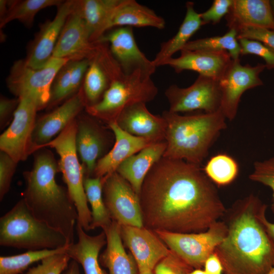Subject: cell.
Wrapping results in <instances>:
<instances>
[{"label":"cell","mask_w":274,"mask_h":274,"mask_svg":"<svg viewBox=\"0 0 274 274\" xmlns=\"http://www.w3.org/2000/svg\"><path fill=\"white\" fill-rule=\"evenodd\" d=\"M144 226L153 231L199 233L226 212L200 165L162 157L149 171L139 194Z\"/></svg>","instance_id":"1"},{"label":"cell","mask_w":274,"mask_h":274,"mask_svg":"<svg viewBox=\"0 0 274 274\" xmlns=\"http://www.w3.org/2000/svg\"><path fill=\"white\" fill-rule=\"evenodd\" d=\"M264 205L250 194L233 206L226 235L214 251L224 274H267L274 267V239L259 218Z\"/></svg>","instance_id":"2"},{"label":"cell","mask_w":274,"mask_h":274,"mask_svg":"<svg viewBox=\"0 0 274 274\" xmlns=\"http://www.w3.org/2000/svg\"><path fill=\"white\" fill-rule=\"evenodd\" d=\"M37 151L32 169L23 174V199L37 218L60 231L72 244L78 220L77 208L67 189L56 181L59 168L52 152Z\"/></svg>","instance_id":"3"},{"label":"cell","mask_w":274,"mask_h":274,"mask_svg":"<svg viewBox=\"0 0 274 274\" xmlns=\"http://www.w3.org/2000/svg\"><path fill=\"white\" fill-rule=\"evenodd\" d=\"M166 123L167 146L163 157L200 165L220 132L226 127L220 110L212 113L181 115L163 112Z\"/></svg>","instance_id":"4"},{"label":"cell","mask_w":274,"mask_h":274,"mask_svg":"<svg viewBox=\"0 0 274 274\" xmlns=\"http://www.w3.org/2000/svg\"><path fill=\"white\" fill-rule=\"evenodd\" d=\"M0 245L35 251L70 244L60 231L37 218L22 198L0 218Z\"/></svg>","instance_id":"5"},{"label":"cell","mask_w":274,"mask_h":274,"mask_svg":"<svg viewBox=\"0 0 274 274\" xmlns=\"http://www.w3.org/2000/svg\"><path fill=\"white\" fill-rule=\"evenodd\" d=\"M158 92L151 75L140 71L129 74L123 72L111 81L98 102L86 108L89 115L108 124L116 122L128 107L152 101Z\"/></svg>","instance_id":"6"},{"label":"cell","mask_w":274,"mask_h":274,"mask_svg":"<svg viewBox=\"0 0 274 274\" xmlns=\"http://www.w3.org/2000/svg\"><path fill=\"white\" fill-rule=\"evenodd\" d=\"M77 130V122L75 120L43 148H54L59 156L58 168L62 174L70 196L77 208V224L87 231L91 229L92 218L84 187L85 170L79 162L76 147Z\"/></svg>","instance_id":"7"},{"label":"cell","mask_w":274,"mask_h":274,"mask_svg":"<svg viewBox=\"0 0 274 274\" xmlns=\"http://www.w3.org/2000/svg\"><path fill=\"white\" fill-rule=\"evenodd\" d=\"M71 59L52 57L44 66L32 68L25 60L15 61L7 79L10 91L17 98L26 96L31 99L39 110L48 105L51 87L61 67Z\"/></svg>","instance_id":"8"},{"label":"cell","mask_w":274,"mask_h":274,"mask_svg":"<svg viewBox=\"0 0 274 274\" xmlns=\"http://www.w3.org/2000/svg\"><path fill=\"white\" fill-rule=\"evenodd\" d=\"M227 231L226 223L218 221L205 231L177 233L154 231L169 249L193 268L200 269L208 257L223 241Z\"/></svg>","instance_id":"9"},{"label":"cell","mask_w":274,"mask_h":274,"mask_svg":"<svg viewBox=\"0 0 274 274\" xmlns=\"http://www.w3.org/2000/svg\"><path fill=\"white\" fill-rule=\"evenodd\" d=\"M169 104L168 111L178 113L201 110L206 113L220 110L221 94L219 81L199 75L190 86L185 88L176 84L165 91Z\"/></svg>","instance_id":"10"},{"label":"cell","mask_w":274,"mask_h":274,"mask_svg":"<svg viewBox=\"0 0 274 274\" xmlns=\"http://www.w3.org/2000/svg\"><path fill=\"white\" fill-rule=\"evenodd\" d=\"M19 102L13 114L9 126L1 135L0 149L16 162L24 161L35 152L32 134L39 110L36 103L30 98H18Z\"/></svg>","instance_id":"11"},{"label":"cell","mask_w":274,"mask_h":274,"mask_svg":"<svg viewBox=\"0 0 274 274\" xmlns=\"http://www.w3.org/2000/svg\"><path fill=\"white\" fill-rule=\"evenodd\" d=\"M106 206L112 220L120 226H144L139 196L116 172L101 178Z\"/></svg>","instance_id":"12"},{"label":"cell","mask_w":274,"mask_h":274,"mask_svg":"<svg viewBox=\"0 0 274 274\" xmlns=\"http://www.w3.org/2000/svg\"><path fill=\"white\" fill-rule=\"evenodd\" d=\"M265 68L263 63L243 65L239 58L232 60L219 80L220 110L226 119L232 121L235 118L241 98L246 91L263 85L259 75Z\"/></svg>","instance_id":"13"},{"label":"cell","mask_w":274,"mask_h":274,"mask_svg":"<svg viewBox=\"0 0 274 274\" xmlns=\"http://www.w3.org/2000/svg\"><path fill=\"white\" fill-rule=\"evenodd\" d=\"M122 241L133 257L139 273L153 272L170 250L152 230L143 226H120Z\"/></svg>","instance_id":"14"},{"label":"cell","mask_w":274,"mask_h":274,"mask_svg":"<svg viewBox=\"0 0 274 274\" xmlns=\"http://www.w3.org/2000/svg\"><path fill=\"white\" fill-rule=\"evenodd\" d=\"M109 43L110 51L125 74L142 71L152 76L156 67L139 49L132 27H117L104 35L96 43Z\"/></svg>","instance_id":"15"},{"label":"cell","mask_w":274,"mask_h":274,"mask_svg":"<svg viewBox=\"0 0 274 274\" xmlns=\"http://www.w3.org/2000/svg\"><path fill=\"white\" fill-rule=\"evenodd\" d=\"M97 50V45L91 42L85 22L74 5L60 34L52 57L91 60Z\"/></svg>","instance_id":"16"},{"label":"cell","mask_w":274,"mask_h":274,"mask_svg":"<svg viewBox=\"0 0 274 274\" xmlns=\"http://www.w3.org/2000/svg\"><path fill=\"white\" fill-rule=\"evenodd\" d=\"M86 106L83 88H80L63 104L36 121L32 134L35 151L60 133Z\"/></svg>","instance_id":"17"},{"label":"cell","mask_w":274,"mask_h":274,"mask_svg":"<svg viewBox=\"0 0 274 274\" xmlns=\"http://www.w3.org/2000/svg\"><path fill=\"white\" fill-rule=\"evenodd\" d=\"M232 60L226 51L183 49L179 57L171 58L164 65L170 66L177 73L191 71L219 81Z\"/></svg>","instance_id":"18"},{"label":"cell","mask_w":274,"mask_h":274,"mask_svg":"<svg viewBox=\"0 0 274 274\" xmlns=\"http://www.w3.org/2000/svg\"><path fill=\"white\" fill-rule=\"evenodd\" d=\"M74 5L75 1L63 2L57 7L54 18L42 25L25 59L27 65L35 68H41L52 57L60 34Z\"/></svg>","instance_id":"19"},{"label":"cell","mask_w":274,"mask_h":274,"mask_svg":"<svg viewBox=\"0 0 274 274\" xmlns=\"http://www.w3.org/2000/svg\"><path fill=\"white\" fill-rule=\"evenodd\" d=\"M116 122L124 131L153 143L164 141L166 123L162 116L152 114L146 104L139 102L125 109Z\"/></svg>","instance_id":"20"},{"label":"cell","mask_w":274,"mask_h":274,"mask_svg":"<svg viewBox=\"0 0 274 274\" xmlns=\"http://www.w3.org/2000/svg\"><path fill=\"white\" fill-rule=\"evenodd\" d=\"M89 115L82 117L77 122L76 147L85 172L90 176L94 174L98 160L105 152L108 140L96 118Z\"/></svg>","instance_id":"21"},{"label":"cell","mask_w":274,"mask_h":274,"mask_svg":"<svg viewBox=\"0 0 274 274\" xmlns=\"http://www.w3.org/2000/svg\"><path fill=\"white\" fill-rule=\"evenodd\" d=\"M108 125L114 133L115 143L110 151L98 160L93 174L94 177L104 178L111 175L127 158L156 143L129 134L116 122H111Z\"/></svg>","instance_id":"22"},{"label":"cell","mask_w":274,"mask_h":274,"mask_svg":"<svg viewBox=\"0 0 274 274\" xmlns=\"http://www.w3.org/2000/svg\"><path fill=\"white\" fill-rule=\"evenodd\" d=\"M225 19L229 29L251 26L274 30V16L269 0H233Z\"/></svg>","instance_id":"23"},{"label":"cell","mask_w":274,"mask_h":274,"mask_svg":"<svg viewBox=\"0 0 274 274\" xmlns=\"http://www.w3.org/2000/svg\"><path fill=\"white\" fill-rule=\"evenodd\" d=\"M166 146L165 141L148 146L127 158L117 168L116 172L130 184L139 196L146 176L163 157Z\"/></svg>","instance_id":"24"},{"label":"cell","mask_w":274,"mask_h":274,"mask_svg":"<svg viewBox=\"0 0 274 274\" xmlns=\"http://www.w3.org/2000/svg\"><path fill=\"white\" fill-rule=\"evenodd\" d=\"M106 236L107 247L99 258L109 274H139L132 255L127 253L121 235V226L115 221L102 229Z\"/></svg>","instance_id":"25"},{"label":"cell","mask_w":274,"mask_h":274,"mask_svg":"<svg viewBox=\"0 0 274 274\" xmlns=\"http://www.w3.org/2000/svg\"><path fill=\"white\" fill-rule=\"evenodd\" d=\"M76 230L78 241L67 247L66 253L71 259L81 265L84 274H107L100 267L98 260L99 252L107 244L105 232L89 235L78 224Z\"/></svg>","instance_id":"26"},{"label":"cell","mask_w":274,"mask_h":274,"mask_svg":"<svg viewBox=\"0 0 274 274\" xmlns=\"http://www.w3.org/2000/svg\"><path fill=\"white\" fill-rule=\"evenodd\" d=\"M165 23L163 17L136 1L121 0L109 19L107 31L116 26L151 27L162 29Z\"/></svg>","instance_id":"27"},{"label":"cell","mask_w":274,"mask_h":274,"mask_svg":"<svg viewBox=\"0 0 274 274\" xmlns=\"http://www.w3.org/2000/svg\"><path fill=\"white\" fill-rule=\"evenodd\" d=\"M186 12L184 20L177 32L172 38L161 44L160 49L152 60L156 67L165 63L178 51H181L190 39L202 26L200 14L194 9L192 2L186 3Z\"/></svg>","instance_id":"28"},{"label":"cell","mask_w":274,"mask_h":274,"mask_svg":"<svg viewBox=\"0 0 274 274\" xmlns=\"http://www.w3.org/2000/svg\"><path fill=\"white\" fill-rule=\"evenodd\" d=\"M121 1H75V8L85 22L92 43L96 44L105 35L109 19Z\"/></svg>","instance_id":"29"},{"label":"cell","mask_w":274,"mask_h":274,"mask_svg":"<svg viewBox=\"0 0 274 274\" xmlns=\"http://www.w3.org/2000/svg\"><path fill=\"white\" fill-rule=\"evenodd\" d=\"M91 60H70L60 70L53 82L48 105L54 106L79 89Z\"/></svg>","instance_id":"30"},{"label":"cell","mask_w":274,"mask_h":274,"mask_svg":"<svg viewBox=\"0 0 274 274\" xmlns=\"http://www.w3.org/2000/svg\"><path fill=\"white\" fill-rule=\"evenodd\" d=\"M63 2L60 0L8 1L7 12L0 19V27H4L15 20L19 21L27 27H31L39 11L50 7H58Z\"/></svg>","instance_id":"31"},{"label":"cell","mask_w":274,"mask_h":274,"mask_svg":"<svg viewBox=\"0 0 274 274\" xmlns=\"http://www.w3.org/2000/svg\"><path fill=\"white\" fill-rule=\"evenodd\" d=\"M104 182L101 178H84V187L86 197L91 207V229L101 227L102 229L112 222L102 196Z\"/></svg>","instance_id":"32"},{"label":"cell","mask_w":274,"mask_h":274,"mask_svg":"<svg viewBox=\"0 0 274 274\" xmlns=\"http://www.w3.org/2000/svg\"><path fill=\"white\" fill-rule=\"evenodd\" d=\"M202 169L215 184L225 186L235 179L239 166L233 157L225 153H220L212 156Z\"/></svg>","instance_id":"33"},{"label":"cell","mask_w":274,"mask_h":274,"mask_svg":"<svg viewBox=\"0 0 274 274\" xmlns=\"http://www.w3.org/2000/svg\"><path fill=\"white\" fill-rule=\"evenodd\" d=\"M183 49L226 51L230 54L232 59L239 58L241 52V46L237 38V31L233 28L229 29L223 36L190 41Z\"/></svg>","instance_id":"34"},{"label":"cell","mask_w":274,"mask_h":274,"mask_svg":"<svg viewBox=\"0 0 274 274\" xmlns=\"http://www.w3.org/2000/svg\"><path fill=\"white\" fill-rule=\"evenodd\" d=\"M66 248L29 250L18 255L1 256L0 274H20L32 264L48 256L64 251Z\"/></svg>","instance_id":"35"},{"label":"cell","mask_w":274,"mask_h":274,"mask_svg":"<svg viewBox=\"0 0 274 274\" xmlns=\"http://www.w3.org/2000/svg\"><path fill=\"white\" fill-rule=\"evenodd\" d=\"M65 251L45 257L24 274H61L68 267L71 259Z\"/></svg>","instance_id":"36"},{"label":"cell","mask_w":274,"mask_h":274,"mask_svg":"<svg viewBox=\"0 0 274 274\" xmlns=\"http://www.w3.org/2000/svg\"><path fill=\"white\" fill-rule=\"evenodd\" d=\"M254 182L268 186L272 190L271 210L274 213V157L263 161H256L253 170L249 176Z\"/></svg>","instance_id":"37"},{"label":"cell","mask_w":274,"mask_h":274,"mask_svg":"<svg viewBox=\"0 0 274 274\" xmlns=\"http://www.w3.org/2000/svg\"><path fill=\"white\" fill-rule=\"evenodd\" d=\"M241 48V55H254L262 58L265 61L266 68L274 69V50L262 43L251 40H238Z\"/></svg>","instance_id":"38"},{"label":"cell","mask_w":274,"mask_h":274,"mask_svg":"<svg viewBox=\"0 0 274 274\" xmlns=\"http://www.w3.org/2000/svg\"><path fill=\"white\" fill-rule=\"evenodd\" d=\"M193 268L174 252L161 260L154 269V274H189Z\"/></svg>","instance_id":"39"},{"label":"cell","mask_w":274,"mask_h":274,"mask_svg":"<svg viewBox=\"0 0 274 274\" xmlns=\"http://www.w3.org/2000/svg\"><path fill=\"white\" fill-rule=\"evenodd\" d=\"M235 30L238 40L246 39L256 41L274 50V30L251 26L239 27Z\"/></svg>","instance_id":"40"},{"label":"cell","mask_w":274,"mask_h":274,"mask_svg":"<svg viewBox=\"0 0 274 274\" xmlns=\"http://www.w3.org/2000/svg\"><path fill=\"white\" fill-rule=\"evenodd\" d=\"M17 162L7 153H0V199L2 200L9 191Z\"/></svg>","instance_id":"41"},{"label":"cell","mask_w":274,"mask_h":274,"mask_svg":"<svg viewBox=\"0 0 274 274\" xmlns=\"http://www.w3.org/2000/svg\"><path fill=\"white\" fill-rule=\"evenodd\" d=\"M233 0H215L211 7L205 12L199 13L202 25L215 24L229 13Z\"/></svg>","instance_id":"42"},{"label":"cell","mask_w":274,"mask_h":274,"mask_svg":"<svg viewBox=\"0 0 274 274\" xmlns=\"http://www.w3.org/2000/svg\"><path fill=\"white\" fill-rule=\"evenodd\" d=\"M19 102L18 98L10 99L2 96L0 99V123L1 126H3L7 123L8 119L12 114H14L15 111Z\"/></svg>","instance_id":"43"},{"label":"cell","mask_w":274,"mask_h":274,"mask_svg":"<svg viewBox=\"0 0 274 274\" xmlns=\"http://www.w3.org/2000/svg\"><path fill=\"white\" fill-rule=\"evenodd\" d=\"M203 266L204 270L209 274H222L223 273L222 263L215 252L208 257Z\"/></svg>","instance_id":"44"},{"label":"cell","mask_w":274,"mask_h":274,"mask_svg":"<svg viewBox=\"0 0 274 274\" xmlns=\"http://www.w3.org/2000/svg\"><path fill=\"white\" fill-rule=\"evenodd\" d=\"M267 206L265 204L259 213V218L264 225L268 234L274 239V223L269 222L265 217V211Z\"/></svg>","instance_id":"45"},{"label":"cell","mask_w":274,"mask_h":274,"mask_svg":"<svg viewBox=\"0 0 274 274\" xmlns=\"http://www.w3.org/2000/svg\"><path fill=\"white\" fill-rule=\"evenodd\" d=\"M63 274H80L78 263L73 260L69 263L68 267L64 270Z\"/></svg>","instance_id":"46"},{"label":"cell","mask_w":274,"mask_h":274,"mask_svg":"<svg viewBox=\"0 0 274 274\" xmlns=\"http://www.w3.org/2000/svg\"><path fill=\"white\" fill-rule=\"evenodd\" d=\"M189 274H209L204 270L201 269H195L191 271Z\"/></svg>","instance_id":"47"},{"label":"cell","mask_w":274,"mask_h":274,"mask_svg":"<svg viewBox=\"0 0 274 274\" xmlns=\"http://www.w3.org/2000/svg\"><path fill=\"white\" fill-rule=\"evenodd\" d=\"M270 4H271L273 15L274 16V0L270 1Z\"/></svg>","instance_id":"48"},{"label":"cell","mask_w":274,"mask_h":274,"mask_svg":"<svg viewBox=\"0 0 274 274\" xmlns=\"http://www.w3.org/2000/svg\"><path fill=\"white\" fill-rule=\"evenodd\" d=\"M267 274H274V267Z\"/></svg>","instance_id":"49"},{"label":"cell","mask_w":274,"mask_h":274,"mask_svg":"<svg viewBox=\"0 0 274 274\" xmlns=\"http://www.w3.org/2000/svg\"><path fill=\"white\" fill-rule=\"evenodd\" d=\"M139 274H154V273H153V272H148V273H139Z\"/></svg>","instance_id":"50"}]
</instances>
